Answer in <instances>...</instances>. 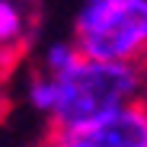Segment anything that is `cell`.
Listing matches in <instances>:
<instances>
[{"mask_svg":"<svg viewBox=\"0 0 147 147\" xmlns=\"http://www.w3.org/2000/svg\"><path fill=\"white\" fill-rule=\"evenodd\" d=\"M80 61V51L74 42H51L45 48V58H42V70L48 74V77H58V74H64L67 67H74Z\"/></svg>","mask_w":147,"mask_h":147,"instance_id":"277c9868","label":"cell"},{"mask_svg":"<svg viewBox=\"0 0 147 147\" xmlns=\"http://www.w3.org/2000/svg\"><path fill=\"white\" fill-rule=\"evenodd\" d=\"M22 35V13L16 10V3L0 0V45H10Z\"/></svg>","mask_w":147,"mask_h":147,"instance_id":"5b68a950","label":"cell"},{"mask_svg":"<svg viewBox=\"0 0 147 147\" xmlns=\"http://www.w3.org/2000/svg\"><path fill=\"white\" fill-rule=\"evenodd\" d=\"M74 45L86 61L141 64L147 45V0H83Z\"/></svg>","mask_w":147,"mask_h":147,"instance_id":"7a4b0ae2","label":"cell"},{"mask_svg":"<svg viewBox=\"0 0 147 147\" xmlns=\"http://www.w3.org/2000/svg\"><path fill=\"white\" fill-rule=\"evenodd\" d=\"M141 64H106L80 58L74 67L51 77V118L55 134L93 125L118 109L141 102Z\"/></svg>","mask_w":147,"mask_h":147,"instance_id":"6da1fadb","label":"cell"},{"mask_svg":"<svg viewBox=\"0 0 147 147\" xmlns=\"http://www.w3.org/2000/svg\"><path fill=\"white\" fill-rule=\"evenodd\" d=\"M51 147H147V112L134 102L77 131L55 134Z\"/></svg>","mask_w":147,"mask_h":147,"instance_id":"3957f363","label":"cell"}]
</instances>
